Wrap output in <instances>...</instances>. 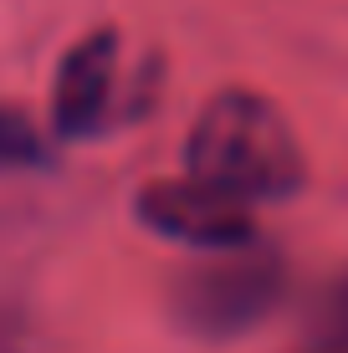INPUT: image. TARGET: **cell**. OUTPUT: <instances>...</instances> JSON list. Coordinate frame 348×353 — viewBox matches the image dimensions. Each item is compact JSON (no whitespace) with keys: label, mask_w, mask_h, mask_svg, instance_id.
Masks as SVG:
<instances>
[{"label":"cell","mask_w":348,"mask_h":353,"mask_svg":"<svg viewBox=\"0 0 348 353\" xmlns=\"http://www.w3.org/2000/svg\"><path fill=\"white\" fill-rule=\"evenodd\" d=\"M185 174L236 200H292L307 185V159L287 113L251 88H225L195 113L185 139Z\"/></svg>","instance_id":"6da1fadb"},{"label":"cell","mask_w":348,"mask_h":353,"mask_svg":"<svg viewBox=\"0 0 348 353\" xmlns=\"http://www.w3.org/2000/svg\"><path fill=\"white\" fill-rule=\"evenodd\" d=\"M287 292V266L267 246L241 251H205L195 266L170 282V318L179 333L200 343H231L272 318Z\"/></svg>","instance_id":"7a4b0ae2"},{"label":"cell","mask_w":348,"mask_h":353,"mask_svg":"<svg viewBox=\"0 0 348 353\" xmlns=\"http://www.w3.org/2000/svg\"><path fill=\"white\" fill-rule=\"evenodd\" d=\"M134 215L143 230H154L164 241H179V246H195V251H241L256 241L251 205L225 194V190L200 185L195 174L143 185L134 194Z\"/></svg>","instance_id":"3957f363"},{"label":"cell","mask_w":348,"mask_h":353,"mask_svg":"<svg viewBox=\"0 0 348 353\" xmlns=\"http://www.w3.org/2000/svg\"><path fill=\"white\" fill-rule=\"evenodd\" d=\"M118 108V31H88L67 46L52 82V133L67 143L103 139Z\"/></svg>","instance_id":"277c9868"},{"label":"cell","mask_w":348,"mask_h":353,"mask_svg":"<svg viewBox=\"0 0 348 353\" xmlns=\"http://www.w3.org/2000/svg\"><path fill=\"white\" fill-rule=\"evenodd\" d=\"M46 164H52V149H46L41 128H36L21 108H0V174L46 169Z\"/></svg>","instance_id":"5b68a950"},{"label":"cell","mask_w":348,"mask_h":353,"mask_svg":"<svg viewBox=\"0 0 348 353\" xmlns=\"http://www.w3.org/2000/svg\"><path fill=\"white\" fill-rule=\"evenodd\" d=\"M318 353H348V272L328 287L318 307Z\"/></svg>","instance_id":"8992f818"},{"label":"cell","mask_w":348,"mask_h":353,"mask_svg":"<svg viewBox=\"0 0 348 353\" xmlns=\"http://www.w3.org/2000/svg\"><path fill=\"white\" fill-rule=\"evenodd\" d=\"M313 353H318V348H313Z\"/></svg>","instance_id":"52a82bcc"}]
</instances>
